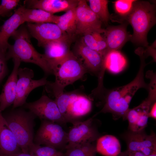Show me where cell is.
Masks as SVG:
<instances>
[{"label":"cell","mask_w":156,"mask_h":156,"mask_svg":"<svg viewBox=\"0 0 156 156\" xmlns=\"http://www.w3.org/2000/svg\"><path fill=\"white\" fill-rule=\"evenodd\" d=\"M136 54L140 57L141 64L135 77L131 82L123 86L110 90L105 88L98 99L102 101L103 105L96 116L100 113H109L115 119L122 117L125 120L126 115L129 109L130 102L135 94L141 88L148 89V84L145 83L144 78L146 57L142 50L138 51Z\"/></svg>","instance_id":"1"},{"label":"cell","mask_w":156,"mask_h":156,"mask_svg":"<svg viewBox=\"0 0 156 156\" xmlns=\"http://www.w3.org/2000/svg\"><path fill=\"white\" fill-rule=\"evenodd\" d=\"M30 35L27 29L21 26L12 36L13 44H10L5 57L6 60L17 58L21 62L31 63L39 66L48 75L53 74L51 66L44 54L38 53L31 41Z\"/></svg>","instance_id":"2"},{"label":"cell","mask_w":156,"mask_h":156,"mask_svg":"<svg viewBox=\"0 0 156 156\" xmlns=\"http://www.w3.org/2000/svg\"><path fill=\"white\" fill-rule=\"evenodd\" d=\"M126 17L133 30L130 40L147 47L148 44L147 34L156 22L155 4L148 1L135 0L130 12Z\"/></svg>","instance_id":"3"},{"label":"cell","mask_w":156,"mask_h":156,"mask_svg":"<svg viewBox=\"0 0 156 156\" xmlns=\"http://www.w3.org/2000/svg\"><path fill=\"white\" fill-rule=\"evenodd\" d=\"M87 72L81 60L71 52L55 68L54 82L48 81L45 90L54 97L64 92L65 88L82 78Z\"/></svg>","instance_id":"4"},{"label":"cell","mask_w":156,"mask_h":156,"mask_svg":"<svg viewBox=\"0 0 156 156\" xmlns=\"http://www.w3.org/2000/svg\"><path fill=\"white\" fill-rule=\"evenodd\" d=\"M3 116L23 153H29L34 143V120L37 117L22 107L12 108Z\"/></svg>","instance_id":"5"},{"label":"cell","mask_w":156,"mask_h":156,"mask_svg":"<svg viewBox=\"0 0 156 156\" xmlns=\"http://www.w3.org/2000/svg\"><path fill=\"white\" fill-rule=\"evenodd\" d=\"M73 53L81 61L87 73L98 77L97 86H103V78L106 68L105 55L94 50L87 46L81 38L77 43Z\"/></svg>","instance_id":"6"},{"label":"cell","mask_w":156,"mask_h":156,"mask_svg":"<svg viewBox=\"0 0 156 156\" xmlns=\"http://www.w3.org/2000/svg\"><path fill=\"white\" fill-rule=\"evenodd\" d=\"M33 142L38 145H44L56 149L65 148L68 142V133L58 124L42 120Z\"/></svg>","instance_id":"7"},{"label":"cell","mask_w":156,"mask_h":156,"mask_svg":"<svg viewBox=\"0 0 156 156\" xmlns=\"http://www.w3.org/2000/svg\"><path fill=\"white\" fill-rule=\"evenodd\" d=\"M22 107L28 109L41 120H48L61 125L67 122L55 101L45 94L36 101L26 102Z\"/></svg>","instance_id":"8"},{"label":"cell","mask_w":156,"mask_h":156,"mask_svg":"<svg viewBox=\"0 0 156 156\" xmlns=\"http://www.w3.org/2000/svg\"><path fill=\"white\" fill-rule=\"evenodd\" d=\"M17 74L18 78L16 99L12 107L13 109L22 107L26 102L27 96L32 90L45 86L48 81L46 77L38 80L33 79L34 72L32 69L27 68H19Z\"/></svg>","instance_id":"9"},{"label":"cell","mask_w":156,"mask_h":156,"mask_svg":"<svg viewBox=\"0 0 156 156\" xmlns=\"http://www.w3.org/2000/svg\"><path fill=\"white\" fill-rule=\"evenodd\" d=\"M30 35L38 42V45L44 47L47 43L58 40H72L67 34L56 24L52 23L27 24Z\"/></svg>","instance_id":"10"},{"label":"cell","mask_w":156,"mask_h":156,"mask_svg":"<svg viewBox=\"0 0 156 156\" xmlns=\"http://www.w3.org/2000/svg\"><path fill=\"white\" fill-rule=\"evenodd\" d=\"M93 117L83 121H76L68 133V142L66 149L83 142L92 143L100 137L93 124Z\"/></svg>","instance_id":"11"},{"label":"cell","mask_w":156,"mask_h":156,"mask_svg":"<svg viewBox=\"0 0 156 156\" xmlns=\"http://www.w3.org/2000/svg\"><path fill=\"white\" fill-rule=\"evenodd\" d=\"M77 22L76 35H83L85 33L100 30L102 22L91 10L85 0H79L75 8Z\"/></svg>","instance_id":"12"},{"label":"cell","mask_w":156,"mask_h":156,"mask_svg":"<svg viewBox=\"0 0 156 156\" xmlns=\"http://www.w3.org/2000/svg\"><path fill=\"white\" fill-rule=\"evenodd\" d=\"M156 95L148 93V96L140 105L129 109L125 120L129 123L130 131H138L143 130L147 125L148 113L152 105L156 102Z\"/></svg>","instance_id":"13"},{"label":"cell","mask_w":156,"mask_h":156,"mask_svg":"<svg viewBox=\"0 0 156 156\" xmlns=\"http://www.w3.org/2000/svg\"><path fill=\"white\" fill-rule=\"evenodd\" d=\"M127 150L141 152L148 156L156 150V137L155 133L147 135L143 130L130 131L125 136Z\"/></svg>","instance_id":"14"},{"label":"cell","mask_w":156,"mask_h":156,"mask_svg":"<svg viewBox=\"0 0 156 156\" xmlns=\"http://www.w3.org/2000/svg\"><path fill=\"white\" fill-rule=\"evenodd\" d=\"M92 100L88 96L78 90L72 91L71 100L68 105L66 120L73 123L75 119L88 114L92 108Z\"/></svg>","instance_id":"15"},{"label":"cell","mask_w":156,"mask_h":156,"mask_svg":"<svg viewBox=\"0 0 156 156\" xmlns=\"http://www.w3.org/2000/svg\"><path fill=\"white\" fill-rule=\"evenodd\" d=\"M79 0H27L24 1L27 8L40 9L52 14L65 12L75 8Z\"/></svg>","instance_id":"16"},{"label":"cell","mask_w":156,"mask_h":156,"mask_svg":"<svg viewBox=\"0 0 156 156\" xmlns=\"http://www.w3.org/2000/svg\"><path fill=\"white\" fill-rule=\"evenodd\" d=\"M22 152L0 111V156H14Z\"/></svg>","instance_id":"17"},{"label":"cell","mask_w":156,"mask_h":156,"mask_svg":"<svg viewBox=\"0 0 156 156\" xmlns=\"http://www.w3.org/2000/svg\"><path fill=\"white\" fill-rule=\"evenodd\" d=\"M23 6L15 10L14 14L6 20L0 29V51L6 53L10 45L8 41L18 27L25 22L23 16Z\"/></svg>","instance_id":"18"},{"label":"cell","mask_w":156,"mask_h":156,"mask_svg":"<svg viewBox=\"0 0 156 156\" xmlns=\"http://www.w3.org/2000/svg\"><path fill=\"white\" fill-rule=\"evenodd\" d=\"M13 59L14 63L13 70L0 94V111L1 112L13 105L16 99L18 70L21 62L17 58Z\"/></svg>","instance_id":"19"},{"label":"cell","mask_w":156,"mask_h":156,"mask_svg":"<svg viewBox=\"0 0 156 156\" xmlns=\"http://www.w3.org/2000/svg\"><path fill=\"white\" fill-rule=\"evenodd\" d=\"M71 40H58L45 45L44 54L49 61L53 71L71 52L70 50Z\"/></svg>","instance_id":"20"},{"label":"cell","mask_w":156,"mask_h":156,"mask_svg":"<svg viewBox=\"0 0 156 156\" xmlns=\"http://www.w3.org/2000/svg\"><path fill=\"white\" fill-rule=\"evenodd\" d=\"M127 24L123 23L109 26L105 29L107 52L118 50L128 41L131 40V35L127 32Z\"/></svg>","instance_id":"21"},{"label":"cell","mask_w":156,"mask_h":156,"mask_svg":"<svg viewBox=\"0 0 156 156\" xmlns=\"http://www.w3.org/2000/svg\"><path fill=\"white\" fill-rule=\"evenodd\" d=\"M95 147L96 152L105 156H117L121 152L119 140L111 135L100 137L96 140Z\"/></svg>","instance_id":"22"},{"label":"cell","mask_w":156,"mask_h":156,"mask_svg":"<svg viewBox=\"0 0 156 156\" xmlns=\"http://www.w3.org/2000/svg\"><path fill=\"white\" fill-rule=\"evenodd\" d=\"M81 38L84 43L90 49L105 55L107 53V45L105 29L88 32L83 35Z\"/></svg>","instance_id":"23"},{"label":"cell","mask_w":156,"mask_h":156,"mask_svg":"<svg viewBox=\"0 0 156 156\" xmlns=\"http://www.w3.org/2000/svg\"><path fill=\"white\" fill-rule=\"evenodd\" d=\"M23 16L25 22L37 23H49L56 24L59 17L41 9L27 8L24 5Z\"/></svg>","instance_id":"24"},{"label":"cell","mask_w":156,"mask_h":156,"mask_svg":"<svg viewBox=\"0 0 156 156\" xmlns=\"http://www.w3.org/2000/svg\"><path fill=\"white\" fill-rule=\"evenodd\" d=\"M127 64L125 57L118 50L108 51L105 56V64L106 69L114 74L122 71Z\"/></svg>","instance_id":"25"},{"label":"cell","mask_w":156,"mask_h":156,"mask_svg":"<svg viewBox=\"0 0 156 156\" xmlns=\"http://www.w3.org/2000/svg\"><path fill=\"white\" fill-rule=\"evenodd\" d=\"M75 8L68 10L64 14L59 16L56 24L71 39L76 35L77 22Z\"/></svg>","instance_id":"26"},{"label":"cell","mask_w":156,"mask_h":156,"mask_svg":"<svg viewBox=\"0 0 156 156\" xmlns=\"http://www.w3.org/2000/svg\"><path fill=\"white\" fill-rule=\"evenodd\" d=\"M95 146L92 143L83 142L66 149L64 156H95Z\"/></svg>","instance_id":"27"},{"label":"cell","mask_w":156,"mask_h":156,"mask_svg":"<svg viewBox=\"0 0 156 156\" xmlns=\"http://www.w3.org/2000/svg\"><path fill=\"white\" fill-rule=\"evenodd\" d=\"M89 3L91 10L98 16L101 22L107 25L110 19L108 8L109 1L107 0H86Z\"/></svg>","instance_id":"28"},{"label":"cell","mask_w":156,"mask_h":156,"mask_svg":"<svg viewBox=\"0 0 156 156\" xmlns=\"http://www.w3.org/2000/svg\"><path fill=\"white\" fill-rule=\"evenodd\" d=\"M29 153L38 156H64L62 152L55 148L47 146H42L34 143L29 148Z\"/></svg>","instance_id":"29"},{"label":"cell","mask_w":156,"mask_h":156,"mask_svg":"<svg viewBox=\"0 0 156 156\" xmlns=\"http://www.w3.org/2000/svg\"><path fill=\"white\" fill-rule=\"evenodd\" d=\"M135 0H118L114 2L115 11L120 15L126 17L130 12Z\"/></svg>","instance_id":"30"},{"label":"cell","mask_w":156,"mask_h":156,"mask_svg":"<svg viewBox=\"0 0 156 156\" xmlns=\"http://www.w3.org/2000/svg\"><path fill=\"white\" fill-rule=\"evenodd\" d=\"M19 0H3L0 5V16H7L18 5Z\"/></svg>","instance_id":"31"},{"label":"cell","mask_w":156,"mask_h":156,"mask_svg":"<svg viewBox=\"0 0 156 156\" xmlns=\"http://www.w3.org/2000/svg\"><path fill=\"white\" fill-rule=\"evenodd\" d=\"M6 53L0 51V83L6 75L8 71Z\"/></svg>","instance_id":"32"},{"label":"cell","mask_w":156,"mask_h":156,"mask_svg":"<svg viewBox=\"0 0 156 156\" xmlns=\"http://www.w3.org/2000/svg\"><path fill=\"white\" fill-rule=\"evenodd\" d=\"M117 156H146L141 152L127 150L121 152Z\"/></svg>","instance_id":"33"},{"label":"cell","mask_w":156,"mask_h":156,"mask_svg":"<svg viewBox=\"0 0 156 156\" xmlns=\"http://www.w3.org/2000/svg\"><path fill=\"white\" fill-rule=\"evenodd\" d=\"M156 103H154L151 106L148 113V117L156 119Z\"/></svg>","instance_id":"34"},{"label":"cell","mask_w":156,"mask_h":156,"mask_svg":"<svg viewBox=\"0 0 156 156\" xmlns=\"http://www.w3.org/2000/svg\"><path fill=\"white\" fill-rule=\"evenodd\" d=\"M14 156H32V155L29 153H25L22 152Z\"/></svg>","instance_id":"35"},{"label":"cell","mask_w":156,"mask_h":156,"mask_svg":"<svg viewBox=\"0 0 156 156\" xmlns=\"http://www.w3.org/2000/svg\"><path fill=\"white\" fill-rule=\"evenodd\" d=\"M148 156H156V150H154L151 154Z\"/></svg>","instance_id":"36"},{"label":"cell","mask_w":156,"mask_h":156,"mask_svg":"<svg viewBox=\"0 0 156 156\" xmlns=\"http://www.w3.org/2000/svg\"><path fill=\"white\" fill-rule=\"evenodd\" d=\"M32 155V156H36V155Z\"/></svg>","instance_id":"37"}]
</instances>
